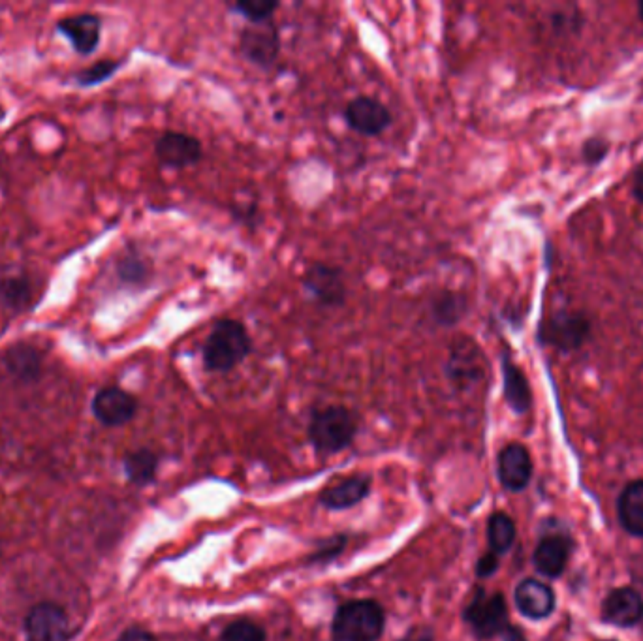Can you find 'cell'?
Returning a JSON list of instances; mask_svg holds the SVG:
<instances>
[{
  "instance_id": "6da1fadb",
  "label": "cell",
  "mask_w": 643,
  "mask_h": 641,
  "mask_svg": "<svg viewBox=\"0 0 643 641\" xmlns=\"http://www.w3.org/2000/svg\"><path fill=\"white\" fill-rule=\"evenodd\" d=\"M252 337L236 318H220L202 344V360L209 373H230L251 356Z\"/></svg>"
},
{
  "instance_id": "7a4b0ae2",
  "label": "cell",
  "mask_w": 643,
  "mask_h": 641,
  "mask_svg": "<svg viewBox=\"0 0 643 641\" xmlns=\"http://www.w3.org/2000/svg\"><path fill=\"white\" fill-rule=\"evenodd\" d=\"M358 433L356 416L341 405L316 410L309 423V440L320 454H337L352 444Z\"/></svg>"
},
{
  "instance_id": "3957f363",
  "label": "cell",
  "mask_w": 643,
  "mask_h": 641,
  "mask_svg": "<svg viewBox=\"0 0 643 641\" xmlns=\"http://www.w3.org/2000/svg\"><path fill=\"white\" fill-rule=\"evenodd\" d=\"M384 632V610L373 600L343 604L331 625L335 641H378Z\"/></svg>"
},
{
  "instance_id": "277c9868",
  "label": "cell",
  "mask_w": 643,
  "mask_h": 641,
  "mask_svg": "<svg viewBox=\"0 0 643 641\" xmlns=\"http://www.w3.org/2000/svg\"><path fill=\"white\" fill-rule=\"evenodd\" d=\"M239 51L249 63L269 70L281 53V32L275 21L271 19L260 25H247L239 36Z\"/></svg>"
},
{
  "instance_id": "5b68a950",
  "label": "cell",
  "mask_w": 643,
  "mask_h": 641,
  "mask_svg": "<svg viewBox=\"0 0 643 641\" xmlns=\"http://www.w3.org/2000/svg\"><path fill=\"white\" fill-rule=\"evenodd\" d=\"M465 619L478 638L489 640L499 636L508 628V610L504 596L499 593L486 595L480 589L467 606Z\"/></svg>"
},
{
  "instance_id": "8992f818",
  "label": "cell",
  "mask_w": 643,
  "mask_h": 641,
  "mask_svg": "<svg viewBox=\"0 0 643 641\" xmlns=\"http://www.w3.org/2000/svg\"><path fill=\"white\" fill-rule=\"evenodd\" d=\"M158 164L168 170H187L204 158V145L196 136L179 130H166L155 143Z\"/></svg>"
},
{
  "instance_id": "52a82bcc",
  "label": "cell",
  "mask_w": 643,
  "mask_h": 641,
  "mask_svg": "<svg viewBox=\"0 0 643 641\" xmlns=\"http://www.w3.org/2000/svg\"><path fill=\"white\" fill-rule=\"evenodd\" d=\"M345 121L356 134L377 138L392 126L393 115L384 102L361 94L346 104Z\"/></svg>"
},
{
  "instance_id": "ba28073f",
  "label": "cell",
  "mask_w": 643,
  "mask_h": 641,
  "mask_svg": "<svg viewBox=\"0 0 643 641\" xmlns=\"http://www.w3.org/2000/svg\"><path fill=\"white\" fill-rule=\"evenodd\" d=\"M301 286L309 298L322 307H341L346 299V284L339 267L316 262L307 267L301 279Z\"/></svg>"
},
{
  "instance_id": "9c48e42d",
  "label": "cell",
  "mask_w": 643,
  "mask_h": 641,
  "mask_svg": "<svg viewBox=\"0 0 643 641\" xmlns=\"http://www.w3.org/2000/svg\"><path fill=\"white\" fill-rule=\"evenodd\" d=\"M25 632L29 641H68L72 628L66 611L53 604H36L25 617Z\"/></svg>"
},
{
  "instance_id": "30bf717a",
  "label": "cell",
  "mask_w": 643,
  "mask_h": 641,
  "mask_svg": "<svg viewBox=\"0 0 643 641\" xmlns=\"http://www.w3.org/2000/svg\"><path fill=\"white\" fill-rule=\"evenodd\" d=\"M542 341L561 352L580 348L589 335V320L581 313L559 311L540 329Z\"/></svg>"
},
{
  "instance_id": "8fae6325",
  "label": "cell",
  "mask_w": 643,
  "mask_h": 641,
  "mask_svg": "<svg viewBox=\"0 0 643 641\" xmlns=\"http://www.w3.org/2000/svg\"><path fill=\"white\" fill-rule=\"evenodd\" d=\"M91 408L98 422L108 427H121L132 422L138 414V399L119 386H108L96 393Z\"/></svg>"
},
{
  "instance_id": "7c38bea8",
  "label": "cell",
  "mask_w": 643,
  "mask_h": 641,
  "mask_svg": "<svg viewBox=\"0 0 643 641\" xmlns=\"http://www.w3.org/2000/svg\"><path fill=\"white\" fill-rule=\"evenodd\" d=\"M55 29L59 34H63L78 55L89 57L95 53L102 38V17L89 12L78 16H66L57 21Z\"/></svg>"
},
{
  "instance_id": "4fadbf2b",
  "label": "cell",
  "mask_w": 643,
  "mask_h": 641,
  "mask_svg": "<svg viewBox=\"0 0 643 641\" xmlns=\"http://www.w3.org/2000/svg\"><path fill=\"white\" fill-rule=\"evenodd\" d=\"M497 472L501 484L510 491H523L533 476V461L525 446L518 442L502 448L497 463Z\"/></svg>"
},
{
  "instance_id": "5bb4252c",
  "label": "cell",
  "mask_w": 643,
  "mask_h": 641,
  "mask_svg": "<svg viewBox=\"0 0 643 641\" xmlns=\"http://www.w3.org/2000/svg\"><path fill=\"white\" fill-rule=\"evenodd\" d=\"M2 363L6 367V371L10 376H14L19 382L23 384H32L38 382L44 373V354L38 346L32 343H19L12 344L4 356H2Z\"/></svg>"
},
{
  "instance_id": "9a60e30c",
  "label": "cell",
  "mask_w": 643,
  "mask_h": 641,
  "mask_svg": "<svg viewBox=\"0 0 643 641\" xmlns=\"http://www.w3.org/2000/svg\"><path fill=\"white\" fill-rule=\"evenodd\" d=\"M448 376L459 382V384H469L476 382L484 375V360L478 344L471 339H459L452 346L450 360L446 365Z\"/></svg>"
},
{
  "instance_id": "2e32d148",
  "label": "cell",
  "mask_w": 643,
  "mask_h": 641,
  "mask_svg": "<svg viewBox=\"0 0 643 641\" xmlns=\"http://www.w3.org/2000/svg\"><path fill=\"white\" fill-rule=\"evenodd\" d=\"M602 617L606 623L628 628L636 626L643 619V600L634 589L612 591L602 604Z\"/></svg>"
},
{
  "instance_id": "e0dca14e",
  "label": "cell",
  "mask_w": 643,
  "mask_h": 641,
  "mask_svg": "<svg viewBox=\"0 0 643 641\" xmlns=\"http://www.w3.org/2000/svg\"><path fill=\"white\" fill-rule=\"evenodd\" d=\"M501 367L502 390H504V399H506L508 407L512 408L516 414L529 412L531 405H533V391H531L527 376L514 363L508 350H504V354H502Z\"/></svg>"
},
{
  "instance_id": "ac0fdd59",
  "label": "cell",
  "mask_w": 643,
  "mask_h": 641,
  "mask_svg": "<svg viewBox=\"0 0 643 641\" xmlns=\"http://www.w3.org/2000/svg\"><path fill=\"white\" fill-rule=\"evenodd\" d=\"M516 606L519 613L529 619H546L555 610V595L546 583L538 579H525L516 589Z\"/></svg>"
},
{
  "instance_id": "d6986e66",
  "label": "cell",
  "mask_w": 643,
  "mask_h": 641,
  "mask_svg": "<svg viewBox=\"0 0 643 641\" xmlns=\"http://www.w3.org/2000/svg\"><path fill=\"white\" fill-rule=\"evenodd\" d=\"M369 493H371V478L358 474L326 487L320 495V504L328 510H346L363 501Z\"/></svg>"
},
{
  "instance_id": "ffe728a7",
  "label": "cell",
  "mask_w": 643,
  "mask_h": 641,
  "mask_svg": "<svg viewBox=\"0 0 643 641\" xmlns=\"http://www.w3.org/2000/svg\"><path fill=\"white\" fill-rule=\"evenodd\" d=\"M570 555V544L565 536H546L534 551V566L546 578H559L565 572Z\"/></svg>"
},
{
  "instance_id": "44dd1931",
  "label": "cell",
  "mask_w": 643,
  "mask_h": 641,
  "mask_svg": "<svg viewBox=\"0 0 643 641\" xmlns=\"http://www.w3.org/2000/svg\"><path fill=\"white\" fill-rule=\"evenodd\" d=\"M617 512L627 532L643 538V480H636L625 487L619 497Z\"/></svg>"
},
{
  "instance_id": "7402d4cb",
  "label": "cell",
  "mask_w": 643,
  "mask_h": 641,
  "mask_svg": "<svg viewBox=\"0 0 643 641\" xmlns=\"http://www.w3.org/2000/svg\"><path fill=\"white\" fill-rule=\"evenodd\" d=\"M469 313V301L454 290H444L431 303V316L440 328H455Z\"/></svg>"
},
{
  "instance_id": "603a6c76",
  "label": "cell",
  "mask_w": 643,
  "mask_h": 641,
  "mask_svg": "<svg viewBox=\"0 0 643 641\" xmlns=\"http://www.w3.org/2000/svg\"><path fill=\"white\" fill-rule=\"evenodd\" d=\"M0 301L16 313L31 309L34 303V286L31 279L25 275H8L0 279Z\"/></svg>"
},
{
  "instance_id": "cb8c5ba5",
  "label": "cell",
  "mask_w": 643,
  "mask_h": 641,
  "mask_svg": "<svg viewBox=\"0 0 643 641\" xmlns=\"http://www.w3.org/2000/svg\"><path fill=\"white\" fill-rule=\"evenodd\" d=\"M115 273L126 286H145L153 277V266L140 252L130 251L117 260Z\"/></svg>"
},
{
  "instance_id": "d4e9b609",
  "label": "cell",
  "mask_w": 643,
  "mask_h": 641,
  "mask_svg": "<svg viewBox=\"0 0 643 641\" xmlns=\"http://www.w3.org/2000/svg\"><path fill=\"white\" fill-rule=\"evenodd\" d=\"M487 540H489L491 553H495V555H502L512 548V544L516 540V525L510 516H506L502 512L491 516L489 525H487Z\"/></svg>"
},
{
  "instance_id": "484cf974",
  "label": "cell",
  "mask_w": 643,
  "mask_h": 641,
  "mask_svg": "<svg viewBox=\"0 0 643 641\" xmlns=\"http://www.w3.org/2000/svg\"><path fill=\"white\" fill-rule=\"evenodd\" d=\"M157 455L151 450H138L134 454L126 455L125 470L128 480L132 484L147 485L155 480L157 474Z\"/></svg>"
},
{
  "instance_id": "4316f807",
  "label": "cell",
  "mask_w": 643,
  "mask_h": 641,
  "mask_svg": "<svg viewBox=\"0 0 643 641\" xmlns=\"http://www.w3.org/2000/svg\"><path fill=\"white\" fill-rule=\"evenodd\" d=\"M279 2L275 0H241L230 4V10L236 12L243 19L249 21V25H260L273 19V14L279 10Z\"/></svg>"
},
{
  "instance_id": "83f0119b",
  "label": "cell",
  "mask_w": 643,
  "mask_h": 641,
  "mask_svg": "<svg viewBox=\"0 0 643 641\" xmlns=\"http://www.w3.org/2000/svg\"><path fill=\"white\" fill-rule=\"evenodd\" d=\"M123 66V61H113V59H102L98 63L91 64L83 70H79L74 76L79 87H96L108 79Z\"/></svg>"
},
{
  "instance_id": "f1b7e54d",
  "label": "cell",
  "mask_w": 643,
  "mask_h": 641,
  "mask_svg": "<svg viewBox=\"0 0 643 641\" xmlns=\"http://www.w3.org/2000/svg\"><path fill=\"white\" fill-rule=\"evenodd\" d=\"M222 641H266V630L252 621H236L224 628Z\"/></svg>"
},
{
  "instance_id": "f546056e",
  "label": "cell",
  "mask_w": 643,
  "mask_h": 641,
  "mask_svg": "<svg viewBox=\"0 0 643 641\" xmlns=\"http://www.w3.org/2000/svg\"><path fill=\"white\" fill-rule=\"evenodd\" d=\"M610 153V143L608 140H604L602 136H593L589 140L583 143V160L589 164V166H596L600 162H604V158L608 157Z\"/></svg>"
},
{
  "instance_id": "4dcf8cb0",
  "label": "cell",
  "mask_w": 643,
  "mask_h": 641,
  "mask_svg": "<svg viewBox=\"0 0 643 641\" xmlns=\"http://www.w3.org/2000/svg\"><path fill=\"white\" fill-rule=\"evenodd\" d=\"M499 568V559L495 553H487L484 555L480 561H478V566H476V572L480 578H487L491 576L495 570Z\"/></svg>"
},
{
  "instance_id": "1f68e13d",
  "label": "cell",
  "mask_w": 643,
  "mask_h": 641,
  "mask_svg": "<svg viewBox=\"0 0 643 641\" xmlns=\"http://www.w3.org/2000/svg\"><path fill=\"white\" fill-rule=\"evenodd\" d=\"M343 546H345V538H333V540H331V546L322 549V551H318V555L314 557V561H326L328 557H335L337 553L343 551Z\"/></svg>"
},
{
  "instance_id": "d6a6232c",
  "label": "cell",
  "mask_w": 643,
  "mask_h": 641,
  "mask_svg": "<svg viewBox=\"0 0 643 641\" xmlns=\"http://www.w3.org/2000/svg\"><path fill=\"white\" fill-rule=\"evenodd\" d=\"M401 641H435V636L429 626H416Z\"/></svg>"
},
{
  "instance_id": "836d02e7",
  "label": "cell",
  "mask_w": 643,
  "mask_h": 641,
  "mask_svg": "<svg viewBox=\"0 0 643 641\" xmlns=\"http://www.w3.org/2000/svg\"><path fill=\"white\" fill-rule=\"evenodd\" d=\"M119 641H157L153 634H149L147 630H142V628H130L123 632V636L119 638Z\"/></svg>"
},
{
  "instance_id": "e575fe53",
  "label": "cell",
  "mask_w": 643,
  "mask_h": 641,
  "mask_svg": "<svg viewBox=\"0 0 643 641\" xmlns=\"http://www.w3.org/2000/svg\"><path fill=\"white\" fill-rule=\"evenodd\" d=\"M632 194L634 198L643 205V166L638 168V172L634 173V179H632Z\"/></svg>"
},
{
  "instance_id": "d590c367",
  "label": "cell",
  "mask_w": 643,
  "mask_h": 641,
  "mask_svg": "<svg viewBox=\"0 0 643 641\" xmlns=\"http://www.w3.org/2000/svg\"><path fill=\"white\" fill-rule=\"evenodd\" d=\"M502 636H504V641H525L523 634H521V630H518V628H512V626H508V628L502 632Z\"/></svg>"
},
{
  "instance_id": "8d00e7d4",
  "label": "cell",
  "mask_w": 643,
  "mask_h": 641,
  "mask_svg": "<svg viewBox=\"0 0 643 641\" xmlns=\"http://www.w3.org/2000/svg\"><path fill=\"white\" fill-rule=\"evenodd\" d=\"M638 14H640V19L643 21V2H640V6H638Z\"/></svg>"
},
{
  "instance_id": "74e56055",
  "label": "cell",
  "mask_w": 643,
  "mask_h": 641,
  "mask_svg": "<svg viewBox=\"0 0 643 641\" xmlns=\"http://www.w3.org/2000/svg\"><path fill=\"white\" fill-rule=\"evenodd\" d=\"M642 89H643V85H642Z\"/></svg>"
}]
</instances>
